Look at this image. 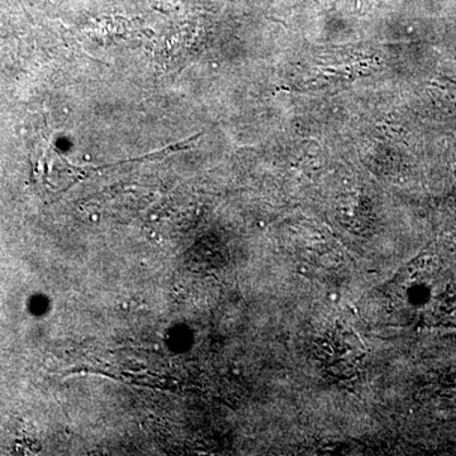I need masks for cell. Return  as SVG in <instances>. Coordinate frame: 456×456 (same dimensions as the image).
Masks as SVG:
<instances>
[{
  "label": "cell",
  "mask_w": 456,
  "mask_h": 456,
  "mask_svg": "<svg viewBox=\"0 0 456 456\" xmlns=\"http://www.w3.org/2000/svg\"><path fill=\"white\" fill-rule=\"evenodd\" d=\"M392 307L417 325L456 326V277L434 260L419 261L395 284Z\"/></svg>",
  "instance_id": "obj_1"
}]
</instances>
